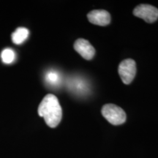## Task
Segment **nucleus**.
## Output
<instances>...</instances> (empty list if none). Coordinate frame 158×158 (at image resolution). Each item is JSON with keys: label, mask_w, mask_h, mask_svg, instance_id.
I'll list each match as a JSON object with an SVG mask.
<instances>
[{"label": "nucleus", "mask_w": 158, "mask_h": 158, "mask_svg": "<svg viewBox=\"0 0 158 158\" xmlns=\"http://www.w3.org/2000/svg\"><path fill=\"white\" fill-rule=\"evenodd\" d=\"M38 114L44 118L48 127H56L60 123L62 117V107L56 97L51 94H47L40 104Z\"/></svg>", "instance_id": "1"}, {"label": "nucleus", "mask_w": 158, "mask_h": 158, "mask_svg": "<svg viewBox=\"0 0 158 158\" xmlns=\"http://www.w3.org/2000/svg\"><path fill=\"white\" fill-rule=\"evenodd\" d=\"M102 114L108 122L113 125H120L126 121L124 110L114 104H106L102 108Z\"/></svg>", "instance_id": "2"}, {"label": "nucleus", "mask_w": 158, "mask_h": 158, "mask_svg": "<svg viewBox=\"0 0 158 158\" xmlns=\"http://www.w3.org/2000/svg\"><path fill=\"white\" fill-rule=\"evenodd\" d=\"M118 72L122 82L128 85L133 81L136 75V64L132 59L123 60L118 65Z\"/></svg>", "instance_id": "3"}, {"label": "nucleus", "mask_w": 158, "mask_h": 158, "mask_svg": "<svg viewBox=\"0 0 158 158\" xmlns=\"http://www.w3.org/2000/svg\"><path fill=\"white\" fill-rule=\"evenodd\" d=\"M133 14L136 17L143 19L146 22L152 23L158 19V9L152 5L142 4L134 9Z\"/></svg>", "instance_id": "4"}, {"label": "nucleus", "mask_w": 158, "mask_h": 158, "mask_svg": "<svg viewBox=\"0 0 158 158\" xmlns=\"http://www.w3.org/2000/svg\"><path fill=\"white\" fill-rule=\"evenodd\" d=\"M74 49L86 60H91L95 54V49L85 39L77 40L74 43Z\"/></svg>", "instance_id": "5"}, {"label": "nucleus", "mask_w": 158, "mask_h": 158, "mask_svg": "<svg viewBox=\"0 0 158 158\" xmlns=\"http://www.w3.org/2000/svg\"><path fill=\"white\" fill-rule=\"evenodd\" d=\"M87 18L90 23L101 27L107 26L110 22V13L104 10H95L91 11L88 13Z\"/></svg>", "instance_id": "6"}, {"label": "nucleus", "mask_w": 158, "mask_h": 158, "mask_svg": "<svg viewBox=\"0 0 158 158\" xmlns=\"http://www.w3.org/2000/svg\"><path fill=\"white\" fill-rule=\"evenodd\" d=\"M68 86L73 92L78 95H84L89 92V85L84 79L76 77L70 78Z\"/></svg>", "instance_id": "7"}, {"label": "nucleus", "mask_w": 158, "mask_h": 158, "mask_svg": "<svg viewBox=\"0 0 158 158\" xmlns=\"http://www.w3.org/2000/svg\"><path fill=\"white\" fill-rule=\"evenodd\" d=\"M29 31L24 27H19L12 35V40L15 44H21L27 39Z\"/></svg>", "instance_id": "8"}, {"label": "nucleus", "mask_w": 158, "mask_h": 158, "mask_svg": "<svg viewBox=\"0 0 158 158\" xmlns=\"http://www.w3.org/2000/svg\"><path fill=\"white\" fill-rule=\"evenodd\" d=\"M45 80L51 86H59L61 81V76L59 73L54 70H51L46 73Z\"/></svg>", "instance_id": "9"}, {"label": "nucleus", "mask_w": 158, "mask_h": 158, "mask_svg": "<svg viewBox=\"0 0 158 158\" xmlns=\"http://www.w3.org/2000/svg\"><path fill=\"white\" fill-rule=\"evenodd\" d=\"M15 57V52L11 48L4 49L1 54L2 60L5 64H10L14 61Z\"/></svg>", "instance_id": "10"}]
</instances>
